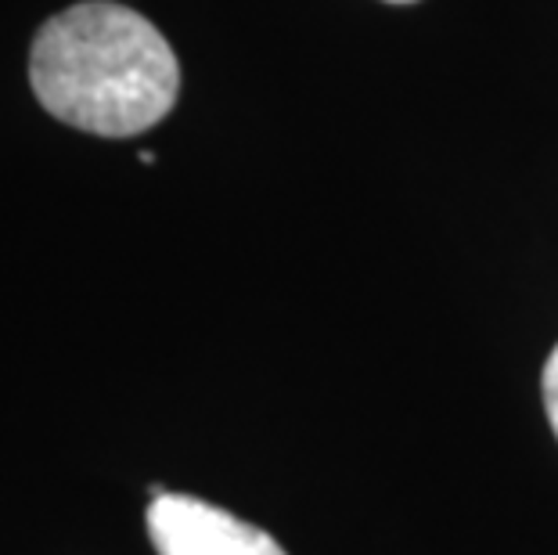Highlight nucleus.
Returning <instances> with one entry per match:
<instances>
[{"label": "nucleus", "mask_w": 558, "mask_h": 555, "mask_svg": "<svg viewBox=\"0 0 558 555\" xmlns=\"http://www.w3.org/2000/svg\"><path fill=\"white\" fill-rule=\"evenodd\" d=\"M541 389H544V411H548V422H551V430L558 436V347L551 350L548 364H544Z\"/></svg>", "instance_id": "7ed1b4c3"}, {"label": "nucleus", "mask_w": 558, "mask_h": 555, "mask_svg": "<svg viewBox=\"0 0 558 555\" xmlns=\"http://www.w3.org/2000/svg\"><path fill=\"white\" fill-rule=\"evenodd\" d=\"M386 4H414V0H386Z\"/></svg>", "instance_id": "20e7f679"}, {"label": "nucleus", "mask_w": 558, "mask_h": 555, "mask_svg": "<svg viewBox=\"0 0 558 555\" xmlns=\"http://www.w3.org/2000/svg\"><path fill=\"white\" fill-rule=\"evenodd\" d=\"M148 538L159 555H284L267 530L192 494L151 498Z\"/></svg>", "instance_id": "f03ea898"}, {"label": "nucleus", "mask_w": 558, "mask_h": 555, "mask_svg": "<svg viewBox=\"0 0 558 555\" xmlns=\"http://www.w3.org/2000/svg\"><path fill=\"white\" fill-rule=\"evenodd\" d=\"M29 84L54 120L98 137H134L170 116L181 65L134 8L83 0L37 29Z\"/></svg>", "instance_id": "f257e3e1"}]
</instances>
